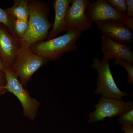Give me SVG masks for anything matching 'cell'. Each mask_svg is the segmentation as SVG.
<instances>
[{"instance_id": "8", "label": "cell", "mask_w": 133, "mask_h": 133, "mask_svg": "<svg viewBox=\"0 0 133 133\" xmlns=\"http://www.w3.org/2000/svg\"><path fill=\"white\" fill-rule=\"evenodd\" d=\"M66 13L65 31L74 30L82 32L89 29L92 23L85 14L86 9L90 3L88 0H73Z\"/></svg>"}, {"instance_id": "23", "label": "cell", "mask_w": 133, "mask_h": 133, "mask_svg": "<svg viewBox=\"0 0 133 133\" xmlns=\"http://www.w3.org/2000/svg\"><path fill=\"white\" fill-rule=\"evenodd\" d=\"M122 129L125 133H133V126L129 128Z\"/></svg>"}, {"instance_id": "6", "label": "cell", "mask_w": 133, "mask_h": 133, "mask_svg": "<svg viewBox=\"0 0 133 133\" xmlns=\"http://www.w3.org/2000/svg\"><path fill=\"white\" fill-rule=\"evenodd\" d=\"M95 110L89 114V123L101 121L106 118H114L133 108L131 101L101 96L95 105Z\"/></svg>"}, {"instance_id": "11", "label": "cell", "mask_w": 133, "mask_h": 133, "mask_svg": "<svg viewBox=\"0 0 133 133\" xmlns=\"http://www.w3.org/2000/svg\"><path fill=\"white\" fill-rule=\"evenodd\" d=\"M96 26L108 38L125 44L133 41L132 31L124 24L115 21H104L95 22Z\"/></svg>"}, {"instance_id": "22", "label": "cell", "mask_w": 133, "mask_h": 133, "mask_svg": "<svg viewBox=\"0 0 133 133\" xmlns=\"http://www.w3.org/2000/svg\"><path fill=\"white\" fill-rule=\"evenodd\" d=\"M6 69L5 65L3 64L1 56H0V73H5Z\"/></svg>"}, {"instance_id": "18", "label": "cell", "mask_w": 133, "mask_h": 133, "mask_svg": "<svg viewBox=\"0 0 133 133\" xmlns=\"http://www.w3.org/2000/svg\"><path fill=\"white\" fill-rule=\"evenodd\" d=\"M107 1L117 11L121 13L126 14L127 3L125 0H107Z\"/></svg>"}, {"instance_id": "9", "label": "cell", "mask_w": 133, "mask_h": 133, "mask_svg": "<svg viewBox=\"0 0 133 133\" xmlns=\"http://www.w3.org/2000/svg\"><path fill=\"white\" fill-rule=\"evenodd\" d=\"M21 46L19 38L0 28V56L6 69H11Z\"/></svg>"}, {"instance_id": "12", "label": "cell", "mask_w": 133, "mask_h": 133, "mask_svg": "<svg viewBox=\"0 0 133 133\" xmlns=\"http://www.w3.org/2000/svg\"><path fill=\"white\" fill-rule=\"evenodd\" d=\"M71 1L56 0L54 2L55 21L52 24V29L48 34V40L55 38L62 31H65L66 13Z\"/></svg>"}, {"instance_id": "17", "label": "cell", "mask_w": 133, "mask_h": 133, "mask_svg": "<svg viewBox=\"0 0 133 133\" xmlns=\"http://www.w3.org/2000/svg\"><path fill=\"white\" fill-rule=\"evenodd\" d=\"M14 19V17L8 14L6 10L0 8V23L6 26L10 33L15 35L13 29Z\"/></svg>"}, {"instance_id": "13", "label": "cell", "mask_w": 133, "mask_h": 133, "mask_svg": "<svg viewBox=\"0 0 133 133\" xmlns=\"http://www.w3.org/2000/svg\"><path fill=\"white\" fill-rule=\"evenodd\" d=\"M6 11L14 19L29 20L30 10L28 1H14L13 6L8 8Z\"/></svg>"}, {"instance_id": "19", "label": "cell", "mask_w": 133, "mask_h": 133, "mask_svg": "<svg viewBox=\"0 0 133 133\" xmlns=\"http://www.w3.org/2000/svg\"><path fill=\"white\" fill-rule=\"evenodd\" d=\"M6 83L5 73H0V95L5 94L7 92L4 87Z\"/></svg>"}, {"instance_id": "5", "label": "cell", "mask_w": 133, "mask_h": 133, "mask_svg": "<svg viewBox=\"0 0 133 133\" xmlns=\"http://www.w3.org/2000/svg\"><path fill=\"white\" fill-rule=\"evenodd\" d=\"M92 67L97 71L98 74L97 86L94 94L119 99H122L129 95L120 90L117 86L110 70L108 62L95 58L93 60Z\"/></svg>"}, {"instance_id": "4", "label": "cell", "mask_w": 133, "mask_h": 133, "mask_svg": "<svg viewBox=\"0 0 133 133\" xmlns=\"http://www.w3.org/2000/svg\"><path fill=\"white\" fill-rule=\"evenodd\" d=\"M6 83L4 88L7 92L12 93L19 100L23 109V115L27 118L35 119L41 103L30 95L11 69H6L5 72Z\"/></svg>"}, {"instance_id": "21", "label": "cell", "mask_w": 133, "mask_h": 133, "mask_svg": "<svg viewBox=\"0 0 133 133\" xmlns=\"http://www.w3.org/2000/svg\"><path fill=\"white\" fill-rule=\"evenodd\" d=\"M127 28L132 31H133V19L132 17H129L124 24Z\"/></svg>"}, {"instance_id": "7", "label": "cell", "mask_w": 133, "mask_h": 133, "mask_svg": "<svg viewBox=\"0 0 133 133\" xmlns=\"http://www.w3.org/2000/svg\"><path fill=\"white\" fill-rule=\"evenodd\" d=\"M85 14L92 22H119L124 24L129 18L126 14L121 13L112 7L107 0H98L87 7Z\"/></svg>"}, {"instance_id": "3", "label": "cell", "mask_w": 133, "mask_h": 133, "mask_svg": "<svg viewBox=\"0 0 133 133\" xmlns=\"http://www.w3.org/2000/svg\"><path fill=\"white\" fill-rule=\"evenodd\" d=\"M48 61L34 53L30 47L21 44L11 69L24 87L33 74Z\"/></svg>"}, {"instance_id": "2", "label": "cell", "mask_w": 133, "mask_h": 133, "mask_svg": "<svg viewBox=\"0 0 133 133\" xmlns=\"http://www.w3.org/2000/svg\"><path fill=\"white\" fill-rule=\"evenodd\" d=\"M30 8L29 26L22 44L30 47L31 45L48 37L52 24L48 20L49 9L45 5L36 1H28Z\"/></svg>"}, {"instance_id": "16", "label": "cell", "mask_w": 133, "mask_h": 133, "mask_svg": "<svg viewBox=\"0 0 133 133\" xmlns=\"http://www.w3.org/2000/svg\"><path fill=\"white\" fill-rule=\"evenodd\" d=\"M114 65L123 66L127 72V80L129 84H133V63L124 59H115L113 62Z\"/></svg>"}, {"instance_id": "1", "label": "cell", "mask_w": 133, "mask_h": 133, "mask_svg": "<svg viewBox=\"0 0 133 133\" xmlns=\"http://www.w3.org/2000/svg\"><path fill=\"white\" fill-rule=\"evenodd\" d=\"M81 33L77 30H70L63 35L35 43L30 48L35 54L48 61L59 59L64 53L76 49V42Z\"/></svg>"}, {"instance_id": "10", "label": "cell", "mask_w": 133, "mask_h": 133, "mask_svg": "<svg viewBox=\"0 0 133 133\" xmlns=\"http://www.w3.org/2000/svg\"><path fill=\"white\" fill-rule=\"evenodd\" d=\"M101 47L103 61L108 62L112 59H124L133 63L132 51L125 44L117 42L102 35Z\"/></svg>"}, {"instance_id": "15", "label": "cell", "mask_w": 133, "mask_h": 133, "mask_svg": "<svg viewBox=\"0 0 133 133\" xmlns=\"http://www.w3.org/2000/svg\"><path fill=\"white\" fill-rule=\"evenodd\" d=\"M122 129L129 128L133 126V108L119 115L118 119Z\"/></svg>"}, {"instance_id": "14", "label": "cell", "mask_w": 133, "mask_h": 133, "mask_svg": "<svg viewBox=\"0 0 133 133\" xmlns=\"http://www.w3.org/2000/svg\"><path fill=\"white\" fill-rule=\"evenodd\" d=\"M28 26V20L15 19L13 28L14 32L16 36L20 41L26 34Z\"/></svg>"}, {"instance_id": "20", "label": "cell", "mask_w": 133, "mask_h": 133, "mask_svg": "<svg viewBox=\"0 0 133 133\" xmlns=\"http://www.w3.org/2000/svg\"><path fill=\"white\" fill-rule=\"evenodd\" d=\"M127 3V11L126 14L129 17L133 16V0H126Z\"/></svg>"}]
</instances>
